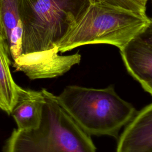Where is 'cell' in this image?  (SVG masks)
<instances>
[{"label": "cell", "mask_w": 152, "mask_h": 152, "mask_svg": "<svg viewBox=\"0 0 152 152\" xmlns=\"http://www.w3.org/2000/svg\"><path fill=\"white\" fill-rule=\"evenodd\" d=\"M74 120L89 135L115 138L137 113L135 107L122 99L112 86L94 88L72 85L56 96Z\"/></svg>", "instance_id": "3957f363"}, {"label": "cell", "mask_w": 152, "mask_h": 152, "mask_svg": "<svg viewBox=\"0 0 152 152\" xmlns=\"http://www.w3.org/2000/svg\"><path fill=\"white\" fill-rule=\"evenodd\" d=\"M10 53L7 42L0 39V109L10 115L21 88L10 71Z\"/></svg>", "instance_id": "30bf717a"}, {"label": "cell", "mask_w": 152, "mask_h": 152, "mask_svg": "<svg viewBox=\"0 0 152 152\" xmlns=\"http://www.w3.org/2000/svg\"><path fill=\"white\" fill-rule=\"evenodd\" d=\"M126 126L116 152H152V103L137 112Z\"/></svg>", "instance_id": "8992f818"}, {"label": "cell", "mask_w": 152, "mask_h": 152, "mask_svg": "<svg viewBox=\"0 0 152 152\" xmlns=\"http://www.w3.org/2000/svg\"><path fill=\"white\" fill-rule=\"evenodd\" d=\"M0 15L5 31L10 56L14 61L22 52L23 27L19 0H0Z\"/></svg>", "instance_id": "9c48e42d"}, {"label": "cell", "mask_w": 152, "mask_h": 152, "mask_svg": "<svg viewBox=\"0 0 152 152\" xmlns=\"http://www.w3.org/2000/svg\"><path fill=\"white\" fill-rule=\"evenodd\" d=\"M141 86L145 91H146L152 96V83L142 85Z\"/></svg>", "instance_id": "5bb4252c"}, {"label": "cell", "mask_w": 152, "mask_h": 152, "mask_svg": "<svg viewBox=\"0 0 152 152\" xmlns=\"http://www.w3.org/2000/svg\"><path fill=\"white\" fill-rule=\"evenodd\" d=\"M149 21L146 14L93 0L56 46L60 53L92 44L112 45L120 49L138 37Z\"/></svg>", "instance_id": "6da1fadb"}, {"label": "cell", "mask_w": 152, "mask_h": 152, "mask_svg": "<svg viewBox=\"0 0 152 152\" xmlns=\"http://www.w3.org/2000/svg\"><path fill=\"white\" fill-rule=\"evenodd\" d=\"M0 39L3 40L7 41V36H6L5 31L1 21V15H0Z\"/></svg>", "instance_id": "4fadbf2b"}, {"label": "cell", "mask_w": 152, "mask_h": 152, "mask_svg": "<svg viewBox=\"0 0 152 152\" xmlns=\"http://www.w3.org/2000/svg\"><path fill=\"white\" fill-rule=\"evenodd\" d=\"M58 48L21 55L13 61L15 71L24 72L30 79L52 78L63 75L74 65L80 63L78 53L69 55H60Z\"/></svg>", "instance_id": "5b68a950"}, {"label": "cell", "mask_w": 152, "mask_h": 152, "mask_svg": "<svg viewBox=\"0 0 152 152\" xmlns=\"http://www.w3.org/2000/svg\"><path fill=\"white\" fill-rule=\"evenodd\" d=\"M45 102L42 90L36 91L21 87L10 114L17 129L27 130L37 128L41 122Z\"/></svg>", "instance_id": "ba28073f"}, {"label": "cell", "mask_w": 152, "mask_h": 152, "mask_svg": "<svg viewBox=\"0 0 152 152\" xmlns=\"http://www.w3.org/2000/svg\"><path fill=\"white\" fill-rule=\"evenodd\" d=\"M140 1H145V2H147L148 0H140Z\"/></svg>", "instance_id": "9a60e30c"}, {"label": "cell", "mask_w": 152, "mask_h": 152, "mask_svg": "<svg viewBox=\"0 0 152 152\" xmlns=\"http://www.w3.org/2000/svg\"><path fill=\"white\" fill-rule=\"evenodd\" d=\"M92 1L19 0L23 27L21 56L57 48L70 25Z\"/></svg>", "instance_id": "277c9868"}, {"label": "cell", "mask_w": 152, "mask_h": 152, "mask_svg": "<svg viewBox=\"0 0 152 152\" xmlns=\"http://www.w3.org/2000/svg\"><path fill=\"white\" fill-rule=\"evenodd\" d=\"M128 10L145 14L147 2L140 0H96Z\"/></svg>", "instance_id": "8fae6325"}, {"label": "cell", "mask_w": 152, "mask_h": 152, "mask_svg": "<svg viewBox=\"0 0 152 152\" xmlns=\"http://www.w3.org/2000/svg\"><path fill=\"white\" fill-rule=\"evenodd\" d=\"M142 40L152 45V18H150V21L147 26L138 36Z\"/></svg>", "instance_id": "7c38bea8"}, {"label": "cell", "mask_w": 152, "mask_h": 152, "mask_svg": "<svg viewBox=\"0 0 152 152\" xmlns=\"http://www.w3.org/2000/svg\"><path fill=\"white\" fill-rule=\"evenodd\" d=\"M119 50L129 74L141 86L152 83V45L137 37Z\"/></svg>", "instance_id": "52a82bcc"}, {"label": "cell", "mask_w": 152, "mask_h": 152, "mask_svg": "<svg viewBox=\"0 0 152 152\" xmlns=\"http://www.w3.org/2000/svg\"><path fill=\"white\" fill-rule=\"evenodd\" d=\"M42 90L45 102L39 126L14 129L3 152H96L90 135L64 109L56 96Z\"/></svg>", "instance_id": "7a4b0ae2"}]
</instances>
